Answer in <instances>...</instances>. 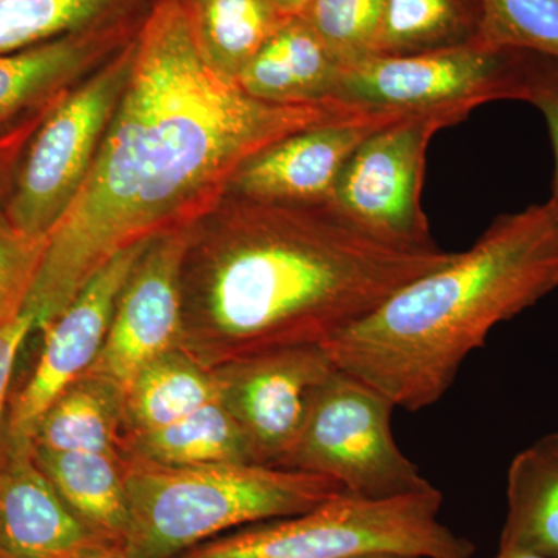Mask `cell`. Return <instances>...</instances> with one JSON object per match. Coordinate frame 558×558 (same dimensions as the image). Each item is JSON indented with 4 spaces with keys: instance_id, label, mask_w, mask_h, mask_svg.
Listing matches in <instances>:
<instances>
[{
    "instance_id": "1",
    "label": "cell",
    "mask_w": 558,
    "mask_h": 558,
    "mask_svg": "<svg viewBox=\"0 0 558 558\" xmlns=\"http://www.w3.org/2000/svg\"><path fill=\"white\" fill-rule=\"evenodd\" d=\"M362 110L252 97L209 64L182 0H154L94 167L49 236L25 307L35 329L60 317L123 250L207 219L253 157Z\"/></svg>"
},
{
    "instance_id": "2",
    "label": "cell",
    "mask_w": 558,
    "mask_h": 558,
    "mask_svg": "<svg viewBox=\"0 0 558 558\" xmlns=\"http://www.w3.org/2000/svg\"><path fill=\"white\" fill-rule=\"evenodd\" d=\"M219 209L211 231L194 227L182 270L179 349L207 369L323 347L454 256L381 240L329 204L229 194Z\"/></svg>"
},
{
    "instance_id": "3",
    "label": "cell",
    "mask_w": 558,
    "mask_h": 558,
    "mask_svg": "<svg viewBox=\"0 0 558 558\" xmlns=\"http://www.w3.org/2000/svg\"><path fill=\"white\" fill-rule=\"evenodd\" d=\"M558 288L553 202L502 215L469 250L414 279L323 344L333 365L418 411L449 391L459 368L499 323Z\"/></svg>"
},
{
    "instance_id": "4",
    "label": "cell",
    "mask_w": 558,
    "mask_h": 558,
    "mask_svg": "<svg viewBox=\"0 0 558 558\" xmlns=\"http://www.w3.org/2000/svg\"><path fill=\"white\" fill-rule=\"evenodd\" d=\"M121 469L128 558H178L230 529L301 515L347 492L328 476L245 462L172 468L123 454Z\"/></svg>"
},
{
    "instance_id": "5",
    "label": "cell",
    "mask_w": 558,
    "mask_h": 558,
    "mask_svg": "<svg viewBox=\"0 0 558 558\" xmlns=\"http://www.w3.org/2000/svg\"><path fill=\"white\" fill-rule=\"evenodd\" d=\"M438 488L392 498L344 494L311 512L241 529L178 558H473L475 545L439 520Z\"/></svg>"
},
{
    "instance_id": "6",
    "label": "cell",
    "mask_w": 558,
    "mask_h": 558,
    "mask_svg": "<svg viewBox=\"0 0 558 558\" xmlns=\"http://www.w3.org/2000/svg\"><path fill=\"white\" fill-rule=\"evenodd\" d=\"M134 39L65 92L40 121L3 204L17 229L49 238L78 196L130 78Z\"/></svg>"
},
{
    "instance_id": "7",
    "label": "cell",
    "mask_w": 558,
    "mask_h": 558,
    "mask_svg": "<svg viewBox=\"0 0 558 558\" xmlns=\"http://www.w3.org/2000/svg\"><path fill=\"white\" fill-rule=\"evenodd\" d=\"M396 409L379 389L333 369L312 400L299 440L279 469L328 476L348 494L392 498L432 490L396 444Z\"/></svg>"
},
{
    "instance_id": "8",
    "label": "cell",
    "mask_w": 558,
    "mask_h": 558,
    "mask_svg": "<svg viewBox=\"0 0 558 558\" xmlns=\"http://www.w3.org/2000/svg\"><path fill=\"white\" fill-rule=\"evenodd\" d=\"M523 50H487L476 44L427 53L373 54L344 65L333 100L366 110L418 113L490 101H521Z\"/></svg>"
},
{
    "instance_id": "9",
    "label": "cell",
    "mask_w": 558,
    "mask_h": 558,
    "mask_svg": "<svg viewBox=\"0 0 558 558\" xmlns=\"http://www.w3.org/2000/svg\"><path fill=\"white\" fill-rule=\"evenodd\" d=\"M469 116L461 109L409 113L374 132L341 171L330 207L381 240L435 244L421 204L429 142Z\"/></svg>"
},
{
    "instance_id": "10",
    "label": "cell",
    "mask_w": 558,
    "mask_h": 558,
    "mask_svg": "<svg viewBox=\"0 0 558 558\" xmlns=\"http://www.w3.org/2000/svg\"><path fill=\"white\" fill-rule=\"evenodd\" d=\"M150 241L113 256L44 329L46 341L38 365L11 403L3 451L33 449V436L51 403L89 373L108 337L121 290Z\"/></svg>"
},
{
    "instance_id": "11",
    "label": "cell",
    "mask_w": 558,
    "mask_h": 558,
    "mask_svg": "<svg viewBox=\"0 0 558 558\" xmlns=\"http://www.w3.org/2000/svg\"><path fill=\"white\" fill-rule=\"evenodd\" d=\"M333 369L323 347L277 349L211 369L219 400L247 436L256 464L281 465Z\"/></svg>"
},
{
    "instance_id": "12",
    "label": "cell",
    "mask_w": 558,
    "mask_h": 558,
    "mask_svg": "<svg viewBox=\"0 0 558 558\" xmlns=\"http://www.w3.org/2000/svg\"><path fill=\"white\" fill-rule=\"evenodd\" d=\"M194 227L154 238L121 290L100 355L86 374L121 399L140 371L180 347L183 260Z\"/></svg>"
},
{
    "instance_id": "13",
    "label": "cell",
    "mask_w": 558,
    "mask_h": 558,
    "mask_svg": "<svg viewBox=\"0 0 558 558\" xmlns=\"http://www.w3.org/2000/svg\"><path fill=\"white\" fill-rule=\"evenodd\" d=\"M405 116L409 113L362 110L279 140L241 168L230 196L274 204H329L341 171L359 146Z\"/></svg>"
},
{
    "instance_id": "14",
    "label": "cell",
    "mask_w": 558,
    "mask_h": 558,
    "mask_svg": "<svg viewBox=\"0 0 558 558\" xmlns=\"http://www.w3.org/2000/svg\"><path fill=\"white\" fill-rule=\"evenodd\" d=\"M149 7L0 54V137L47 112L65 92L128 46Z\"/></svg>"
},
{
    "instance_id": "15",
    "label": "cell",
    "mask_w": 558,
    "mask_h": 558,
    "mask_svg": "<svg viewBox=\"0 0 558 558\" xmlns=\"http://www.w3.org/2000/svg\"><path fill=\"white\" fill-rule=\"evenodd\" d=\"M121 548L65 505L33 458L3 451L0 464V558H89Z\"/></svg>"
},
{
    "instance_id": "16",
    "label": "cell",
    "mask_w": 558,
    "mask_h": 558,
    "mask_svg": "<svg viewBox=\"0 0 558 558\" xmlns=\"http://www.w3.org/2000/svg\"><path fill=\"white\" fill-rule=\"evenodd\" d=\"M344 65L301 16L290 17L242 70L236 83L258 100H333Z\"/></svg>"
},
{
    "instance_id": "17",
    "label": "cell",
    "mask_w": 558,
    "mask_h": 558,
    "mask_svg": "<svg viewBox=\"0 0 558 558\" xmlns=\"http://www.w3.org/2000/svg\"><path fill=\"white\" fill-rule=\"evenodd\" d=\"M506 497L499 549L558 558V433L543 436L513 458Z\"/></svg>"
},
{
    "instance_id": "18",
    "label": "cell",
    "mask_w": 558,
    "mask_h": 558,
    "mask_svg": "<svg viewBox=\"0 0 558 558\" xmlns=\"http://www.w3.org/2000/svg\"><path fill=\"white\" fill-rule=\"evenodd\" d=\"M33 458L65 505L87 526L123 548L131 515L121 457L33 447Z\"/></svg>"
},
{
    "instance_id": "19",
    "label": "cell",
    "mask_w": 558,
    "mask_h": 558,
    "mask_svg": "<svg viewBox=\"0 0 558 558\" xmlns=\"http://www.w3.org/2000/svg\"><path fill=\"white\" fill-rule=\"evenodd\" d=\"M128 457L172 468L245 462L256 464L247 436L220 400L165 427L121 438Z\"/></svg>"
},
{
    "instance_id": "20",
    "label": "cell",
    "mask_w": 558,
    "mask_h": 558,
    "mask_svg": "<svg viewBox=\"0 0 558 558\" xmlns=\"http://www.w3.org/2000/svg\"><path fill=\"white\" fill-rule=\"evenodd\" d=\"M215 400V373L174 349L148 363L128 388L121 410L123 436L165 427Z\"/></svg>"
},
{
    "instance_id": "21",
    "label": "cell",
    "mask_w": 558,
    "mask_h": 558,
    "mask_svg": "<svg viewBox=\"0 0 558 558\" xmlns=\"http://www.w3.org/2000/svg\"><path fill=\"white\" fill-rule=\"evenodd\" d=\"M123 399L108 385L84 376L70 385L40 418L33 447L121 457Z\"/></svg>"
},
{
    "instance_id": "22",
    "label": "cell",
    "mask_w": 558,
    "mask_h": 558,
    "mask_svg": "<svg viewBox=\"0 0 558 558\" xmlns=\"http://www.w3.org/2000/svg\"><path fill=\"white\" fill-rule=\"evenodd\" d=\"M182 2L205 58L219 73L234 81L288 21L271 0Z\"/></svg>"
},
{
    "instance_id": "23",
    "label": "cell",
    "mask_w": 558,
    "mask_h": 558,
    "mask_svg": "<svg viewBox=\"0 0 558 558\" xmlns=\"http://www.w3.org/2000/svg\"><path fill=\"white\" fill-rule=\"evenodd\" d=\"M480 0H387L374 54L403 57L475 44Z\"/></svg>"
},
{
    "instance_id": "24",
    "label": "cell",
    "mask_w": 558,
    "mask_h": 558,
    "mask_svg": "<svg viewBox=\"0 0 558 558\" xmlns=\"http://www.w3.org/2000/svg\"><path fill=\"white\" fill-rule=\"evenodd\" d=\"M154 0H0V54L145 10Z\"/></svg>"
},
{
    "instance_id": "25",
    "label": "cell",
    "mask_w": 558,
    "mask_h": 558,
    "mask_svg": "<svg viewBox=\"0 0 558 558\" xmlns=\"http://www.w3.org/2000/svg\"><path fill=\"white\" fill-rule=\"evenodd\" d=\"M480 5L476 46L558 60V0H480Z\"/></svg>"
},
{
    "instance_id": "26",
    "label": "cell",
    "mask_w": 558,
    "mask_h": 558,
    "mask_svg": "<svg viewBox=\"0 0 558 558\" xmlns=\"http://www.w3.org/2000/svg\"><path fill=\"white\" fill-rule=\"evenodd\" d=\"M387 0H312L301 14L343 65L373 57Z\"/></svg>"
},
{
    "instance_id": "27",
    "label": "cell",
    "mask_w": 558,
    "mask_h": 558,
    "mask_svg": "<svg viewBox=\"0 0 558 558\" xmlns=\"http://www.w3.org/2000/svg\"><path fill=\"white\" fill-rule=\"evenodd\" d=\"M47 244L49 238L17 229L0 207V328L24 314Z\"/></svg>"
},
{
    "instance_id": "28",
    "label": "cell",
    "mask_w": 558,
    "mask_h": 558,
    "mask_svg": "<svg viewBox=\"0 0 558 558\" xmlns=\"http://www.w3.org/2000/svg\"><path fill=\"white\" fill-rule=\"evenodd\" d=\"M521 101L537 108L548 124L556 174H554L553 202L558 213V60L523 51L521 57Z\"/></svg>"
},
{
    "instance_id": "29",
    "label": "cell",
    "mask_w": 558,
    "mask_h": 558,
    "mask_svg": "<svg viewBox=\"0 0 558 558\" xmlns=\"http://www.w3.org/2000/svg\"><path fill=\"white\" fill-rule=\"evenodd\" d=\"M35 329V318L25 311L20 318L0 328V464L3 457V414H5L7 396H9L11 374L16 363L20 349L28 333Z\"/></svg>"
},
{
    "instance_id": "30",
    "label": "cell",
    "mask_w": 558,
    "mask_h": 558,
    "mask_svg": "<svg viewBox=\"0 0 558 558\" xmlns=\"http://www.w3.org/2000/svg\"><path fill=\"white\" fill-rule=\"evenodd\" d=\"M47 112L40 113L35 119L28 120L27 123L21 124L16 130L0 137V207H3L7 197H9L22 154H24L28 142H31L35 131L38 130L39 123L47 116Z\"/></svg>"
},
{
    "instance_id": "31",
    "label": "cell",
    "mask_w": 558,
    "mask_h": 558,
    "mask_svg": "<svg viewBox=\"0 0 558 558\" xmlns=\"http://www.w3.org/2000/svg\"><path fill=\"white\" fill-rule=\"evenodd\" d=\"M312 0H271L284 17H296L304 13Z\"/></svg>"
},
{
    "instance_id": "32",
    "label": "cell",
    "mask_w": 558,
    "mask_h": 558,
    "mask_svg": "<svg viewBox=\"0 0 558 558\" xmlns=\"http://www.w3.org/2000/svg\"><path fill=\"white\" fill-rule=\"evenodd\" d=\"M495 558H549L538 556V554L524 553V550L499 549Z\"/></svg>"
},
{
    "instance_id": "33",
    "label": "cell",
    "mask_w": 558,
    "mask_h": 558,
    "mask_svg": "<svg viewBox=\"0 0 558 558\" xmlns=\"http://www.w3.org/2000/svg\"><path fill=\"white\" fill-rule=\"evenodd\" d=\"M89 558H128L126 554L123 553V548H112L102 550V553L95 554Z\"/></svg>"
},
{
    "instance_id": "34",
    "label": "cell",
    "mask_w": 558,
    "mask_h": 558,
    "mask_svg": "<svg viewBox=\"0 0 558 558\" xmlns=\"http://www.w3.org/2000/svg\"><path fill=\"white\" fill-rule=\"evenodd\" d=\"M351 558H411L405 556H399V554H365V556H357V557H351Z\"/></svg>"
}]
</instances>
